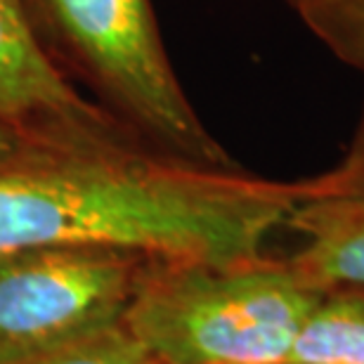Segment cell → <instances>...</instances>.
Wrapping results in <instances>:
<instances>
[{
  "label": "cell",
  "mask_w": 364,
  "mask_h": 364,
  "mask_svg": "<svg viewBox=\"0 0 364 364\" xmlns=\"http://www.w3.org/2000/svg\"><path fill=\"white\" fill-rule=\"evenodd\" d=\"M310 178L265 180L189 161L128 128H43L0 166V256L105 249L154 263H249L287 228Z\"/></svg>",
  "instance_id": "obj_1"
},
{
  "label": "cell",
  "mask_w": 364,
  "mask_h": 364,
  "mask_svg": "<svg viewBox=\"0 0 364 364\" xmlns=\"http://www.w3.org/2000/svg\"><path fill=\"white\" fill-rule=\"evenodd\" d=\"M19 10L43 60L142 142L235 166L182 90L151 0H19Z\"/></svg>",
  "instance_id": "obj_2"
},
{
  "label": "cell",
  "mask_w": 364,
  "mask_h": 364,
  "mask_svg": "<svg viewBox=\"0 0 364 364\" xmlns=\"http://www.w3.org/2000/svg\"><path fill=\"white\" fill-rule=\"evenodd\" d=\"M322 294L289 258L149 260L121 326L161 364H287Z\"/></svg>",
  "instance_id": "obj_3"
},
{
  "label": "cell",
  "mask_w": 364,
  "mask_h": 364,
  "mask_svg": "<svg viewBox=\"0 0 364 364\" xmlns=\"http://www.w3.org/2000/svg\"><path fill=\"white\" fill-rule=\"evenodd\" d=\"M149 260L105 249H31L0 256V358L121 324Z\"/></svg>",
  "instance_id": "obj_4"
},
{
  "label": "cell",
  "mask_w": 364,
  "mask_h": 364,
  "mask_svg": "<svg viewBox=\"0 0 364 364\" xmlns=\"http://www.w3.org/2000/svg\"><path fill=\"white\" fill-rule=\"evenodd\" d=\"M287 228L303 237L289 263L319 291L364 289V176L336 182L326 173L291 210Z\"/></svg>",
  "instance_id": "obj_5"
},
{
  "label": "cell",
  "mask_w": 364,
  "mask_h": 364,
  "mask_svg": "<svg viewBox=\"0 0 364 364\" xmlns=\"http://www.w3.org/2000/svg\"><path fill=\"white\" fill-rule=\"evenodd\" d=\"M0 107L33 128L119 123L43 60L28 36L19 0H0Z\"/></svg>",
  "instance_id": "obj_6"
},
{
  "label": "cell",
  "mask_w": 364,
  "mask_h": 364,
  "mask_svg": "<svg viewBox=\"0 0 364 364\" xmlns=\"http://www.w3.org/2000/svg\"><path fill=\"white\" fill-rule=\"evenodd\" d=\"M287 364H364V289H326L305 317Z\"/></svg>",
  "instance_id": "obj_7"
},
{
  "label": "cell",
  "mask_w": 364,
  "mask_h": 364,
  "mask_svg": "<svg viewBox=\"0 0 364 364\" xmlns=\"http://www.w3.org/2000/svg\"><path fill=\"white\" fill-rule=\"evenodd\" d=\"M294 10L338 62L364 74V0H296Z\"/></svg>",
  "instance_id": "obj_8"
},
{
  "label": "cell",
  "mask_w": 364,
  "mask_h": 364,
  "mask_svg": "<svg viewBox=\"0 0 364 364\" xmlns=\"http://www.w3.org/2000/svg\"><path fill=\"white\" fill-rule=\"evenodd\" d=\"M0 364H161L147 355L121 324L43 350L0 358Z\"/></svg>",
  "instance_id": "obj_9"
},
{
  "label": "cell",
  "mask_w": 364,
  "mask_h": 364,
  "mask_svg": "<svg viewBox=\"0 0 364 364\" xmlns=\"http://www.w3.org/2000/svg\"><path fill=\"white\" fill-rule=\"evenodd\" d=\"M41 130L43 128H33L17 121L0 107V166L10 164L17 156L24 154Z\"/></svg>",
  "instance_id": "obj_10"
},
{
  "label": "cell",
  "mask_w": 364,
  "mask_h": 364,
  "mask_svg": "<svg viewBox=\"0 0 364 364\" xmlns=\"http://www.w3.org/2000/svg\"><path fill=\"white\" fill-rule=\"evenodd\" d=\"M326 176H329L331 180H336V182L358 180L364 176V105H362L360 123H358V128H355L350 147H348L346 156L341 159V164L336 166V168H331Z\"/></svg>",
  "instance_id": "obj_11"
},
{
  "label": "cell",
  "mask_w": 364,
  "mask_h": 364,
  "mask_svg": "<svg viewBox=\"0 0 364 364\" xmlns=\"http://www.w3.org/2000/svg\"><path fill=\"white\" fill-rule=\"evenodd\" d=\"M287 3H289L291 7H294V3H296V0H287Z\"/></svg>",
  "instance_id": "obj_12"
}]
</instances>
